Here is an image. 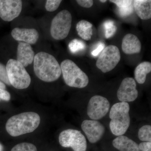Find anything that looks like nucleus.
Masks as SVG:
<instances>
[{"mask_svg":"<svg viewBox=\"0 0 151 151\" xmlns=\"http://www.w3.org/2000/svg\"><path fill=\"white\" fill-rule=\"evenodd\" d=\"M68 48L71 53L75 54L86 48V44L80 40L74 39L68 44Z\"/></svg>","mask_w":151,"mask_h":151,"instance_id":"obj_20","label":"nucleus"},{"mask_svg":"<svg viewBox=\"0 0 151 151\" xmlns=\"http://www.w3.org/2000/svg\"><path fill=\"white\" fill-rule=\"evenodd\" d=\"M0 80L9 86L11 85L8 76L6 66L1 63H0Z\"/></svg>","mask_w":151,"mask_h":151,"instance_id":"obj_25","label":"nucleus"},{"mask_svg":"<svg viewBox=\"0 0 151 151\" xmlns=\"http://www.w3.org/2000/svg\"><path fill=\"white\" fill-rule=\"evenodd\" d=\"M134 10L138 16L142 20H148L151 18V1H133Z\"/></svg>","mask_w":151,"mask_h":151,"instance_id":"obj_17","label":"nucleus"},{"mask_svg":"<svg viewBox=\"0 0 151 151\" xmlns=\"http://www.w3.org/2000/svg\"><path fill=\"white\" fill-rule=\"evenodd\" d=\"M119 16L122 17H126L130 16L134 12V9L133 5L127 7L118 9Z\"/></svg>","mask_w":151,"mask_h":151,"instance_id":"obj_27","label":"nucleus"},{"mask_svg":"<svg viewBox=\"0 0 151 151\" xmlns=\"http://www.w3.org/2000/svg\"><path fill=\"white\" fill-rule=\"evenodd\" d=\"M72 24V16L69 11H60L52 19L50 27V34L56 40H62L67 37Z\"/></svg>","mask_w":151,"mask_h":151,"instance_id":"obj_6","label":"nucleus"},{"mask_svg":"<svg viewBox=\"0 0 151 151\" xmlns=\"http://www.w3.org/2000/svg\"><path fill=\"white\" fill-rule=\"evenodd\" d=\"M0 100H1V99H0Z\"/></svg>","mask_w":151,"mask_h":151,"instance_id":"obj_34","label":"nucleus"},{"mask_svg":"<svg viewBox=\"0 0 151 151\" xmlns=\"http://www.w3.org/2000/svg\"><path fill=\"white\" fill-rule=\"evenodd\" d=\"M113 145L119 151H141L139 145L126 136H118L113 141Z\"/></svg>","mask_w":151,"mask_h":151,"instance_id":"obj_16","label":"nucleus"},{"mask_svg":"<svg viewBox=\"0 0 151 151\" xmlns=\"http://www.w3.org/2000/svg\"><path fill=\"white\" fill-rule=\"evenodd\" d=\"M141 151H151V142H143L139 145Z\"/></svg>","mask_w":151,"mask_h":151,"instance_id":"obj_30","label":"nucleus"},{"mask_svg":"<svg viewBox=\"0 0 151 151\" xmlns=\"http://www.w3.org/2000/svg\"><path fill=\"white\" fill-rule=\"evenodd\" d=\"M93 25L91 23L85 20H82L77 23L76 30L78 34L84 40H91L93 35Z\"/></svg>","mask_w":151,"mask_h":151,"instance_id":"obj_19","label":"nucleus"},{"mask_svg":"<svg viewBox=\"0 0 151 151\" xmlns=\"http://www.w3.org/2000/svg\"><path fill=\"white\" fill-rule=\"evenodd\" d=\"M60 66L63 79L68 86L83 88L89 84L88 76L72 60H65Z\"/></svg>","mask_w":151,"mask_h":151,"instance_id":"obj_4","label":"nucleus"},{"mask_svg":"<svg viewBox=\"0 0 151 151\" xmlns=\"http://www.w3.org/2000/svg\"><path fill=\"white\" fill-rule=\"evenodd\" d=\"M22 7L20 0H0V17L4 21H12L19 16Z\"/></svg>","mask_w":151,"mask_h":151,"instance_id":"obj_10","label":"nucleus"},{"mask_svg":"<svg viewBox=\"0 0 151 151\" xmlns=\"http://www.w3.org/2000/svg\"><path fill=\"white\" fill-rule=\"evenodd\" d=\"M6 68L11 85L19 89H26L29 86L31 81L30 76L24 66L17 60H9Z\"/></svg>","mask_w":151,"mask_h":151,"instance_id":"obj_5","label":"nucleus"},{"mask_svg":"<svg viewBox=\"0 0 151 151\" xmlns=\"http://www.w3.org/2000/svg\"><path fill=\"white\" fill-rule=\"evenodd\" d=\"M76 1L79 6L86 8L91 7L94 3V1L92 0H77Z\"/></svg>","mask_w":151,"mask_h":151,"instance_id":"obj_29","label":"nucleus"},{"mask_svg":"<svg viewBox=\"0 0 151 151\" xmlns=\"http://www.w3.org/2000/svg\"><path fill=\"white\" fill-rule=\"evenodd\" d=\"M81 128L91 143L97 142L105 134V127L95 120H84L81 124Z\"/></svg>","mask_w":151,"mask_h":151,"instance_id":"obj_12","label":"nucleus"},{"mask_svg":"<svg viewBox=\"0 0 151 151\" xmlns=\"http://www.w3.org/2000/svg\"><path fill=\"white\" fill-rule=\"evenodd\" d=\"M40 123V118L37 113L25 112L12 116L6 123L8 133L13 137L31 133L36 129Z\"/></svg>","mask_w":151,"mask_h":151,"instance_id":"obj_2","label":"nucleus"},{"mask_svg":"<svg viewBox=\"0 0 151 151\" xmlns=\"http://www.w3.org/2000/svg\"><path fill=\"white\" fill-rule=\"evenodd\" d=\"M14 39L29 44H35L39 39V33L35 29L15 28L12 32Z\"/></svg>","mask_w":151,"mask_h":151,"instance_id":"obj_13","label":"nucleus"},{"mask_svg":"<svg viewBox=\"0 0 151 151\" xmlns=\"http://www.w3.org/2000/svg\"><path fill=\"white\" fill-rule=\"evenodd\" d=\"M105 44L103 42H100L97 45V47L92 52V54L93 56H98V55L101 53V52L104 49Z\"/></svg>","mask_w":151,"mask_h":151,"instance_id":"obj_31","label":"nucleus"},{"mask_svg":"<svg viewBox=\"0 0 151 151\" xmlns=\"http://www.w3.org/2000/svg\"><path fill=\"white\" fill-rule=\"evenodd\" d=\"M110 2L114 3L119 8L127 7L132 4L133 1L129 0H111Z\"/></svg>","mask_w":151,"mask_h":151,"instance_id":"obj_28","label":"nucleus"},{"mask_svg":"<svg viewBox=\"0 0 151 151\" xmlns=\"http://www.w3.org/2000/svg\"><path fill=\"white\" fill-rule=\"evenodd\" d=\"M11 151H37L36 147L29 143H22L15 146Z\"/></svg>","mask_w":151,"mask_h":151,"instance_id":"obj_23","label":"nucleus"},{"mask_svg":"<svg viewBox=\"0 0 151 151\" xmlns=\"http://www.w3.org/2000/svg\"><path fill=\"white\" fill-rule=\"evenodd\" d=\"M59 142L63 147L71 148L74 151H86V138L80 131L68 129L64 130L59 136Z\"/></svg>","mask_w":151,"mask_h":151,"instance_id":"obj_8","label":"nucleus"},{"mask_svg":"<svg viewBox=\"0 0 151 151\" xmlns=\"http://www.w3.org/2000/svg\"><path fill=\"white\" fill-rule=\"evenodd\" d=\"M61 2V0H47L45 4V9L48 12H54L59 7Z\"/></svg>","mask_w":151,"mask_h":151,"instance_id":"obj_24","label":"nucleus"},{"mask_svg":"<svg viewBox=\"0 0 151 151\" xmlns=\"http://www.w3.org/2000/svg\"><path fill=\"white\" fill-rule=\"evenodd\" d=\"M34 70L38 78L47 82L56 81L62 73L60 65L55 58L44 52H38L35 56Z\"/></svg>","mask_w":151,"mask_h":151,"instance_id":"obj_1","label":"nucleus"},{"mask_svg":"<svg viewBox=\"0 0 151 151\" xmlns=\"http://www.w3.org/2000/svg\"><path fill=\"white\" fill-rule=\"evenodd\" d=\"M130 106L129 103L120 102L113 105L110 111L111 119L109 126L113 135H123L127 132L130 125Z\"/></svg>","mask_w":151,"mask_h":151,"instance_id":"obj_3","label":"nucleus"},{"mask_svg":"<svg viewBox=\"0 0 151 151\" xmlns=\"http://www.w3.org/2000/svg\"><path fill=\"white\" fill-rule=\"evenodd\" d=\"M138 137L141 141L144 142H151V126L145 125L139 130Z\"/></svg>","mask_w":151,"mask_h":151,"instance_id":"obj_22","label":"nucleus"},{"mask_svg":"<svg viewBox=\"0 0 151 151\" xmlns=\"http://www.w3.org/2000/svg\"><path fill=\"white\" fill-rule=\"evenodd\" d=\"M151 71V63L145 61L140 63L135 68V78L139 84H143L145 83L147 74Z\"/></svg>","mask_w":151,"mask_h":151,"instance_id":"obj_18","label":"nucleus"},{"mask_svg":"<svg viewBox=\"0 0 151 151\" xmlns=\"http://www.w3.org/2000/svg\"><path fill=\"white\" fill-rule=\"evenodd\" d=\"M110 104L108 99L100 95H95L89 100L87 113L92 120H100L109 112Z\"/></svg>","mask_w":151,"mask_h":151,"instance_id":"obj_9","label":"nucleus"},{"mask_svg":"<svg viewBox=\"0 0 151 151\" xmlns=\"http://www.w3.org/2000/svg\"><path fill=\"white\" fill-rule=\"evenodd\" d=\"M6 89L5 84L0 81V99L4 101H9L10 100L11 95Z\"/></svg>","mask_w":151,"mask_h":151,"instance_id":"obj_26","label":"nucleus"},{"mask_svg":"<svg viewBox=\"0 0 151 151\" xmlns=\"http://www.w3.org/2000/svg\"><path fill=\"white\" fill-rule=\"evenodd\" d=\"M100 2L105 3L107 2V1H106V0H104V1H103V0H100Z\"/></svg>","mask_w":151,"mask_h":151,"instance_id":"obj_33","label":"nucleus"},{"mask_svg":"<svg viewBox=\"0 0 151 151\" xmlns=\"http://www.w3.org/2000/svg\"><path fill=\"white\" fill-rule=\"evenodd\" d=\"M142 44L137 36L128 34L122 40V49L127 54H134L140 52Z\"/></svg>","mask_w":151,"mask_h":151,"instance_id":"obj_15","label":"nucleus"},{"mask_svg":"<svg viewBox=\"0 0 151 151\" xmlns=\"http://www.w3.org/2000/svg\"><path fill=\"white\" fill-rule=\"evenodd\" d=\"M121 58V53L117 46L108 45L100 53L96 62V66L103 73H107L116 67Z\"/></svg>","mask_w":151,"mask_h":151,"instance_id":"obj_7","label":"nucleus"},{"mask_svg":"<svg viewBox=\"0 0 151 151\" xmlns=\"http://www.w3.org/2000/svg\"><path fill=\"white\" fill-rule=\"evenodd\" d=\"M3 148L2 145L0 144V151H3Z\"/></svg>","mask_w":151,"mask_h":151,"instance_id":"obj_32","label":"nucleus"},{"mask_svg":"<svg viewBox=\"0 0 151 151\" xmlns=\"http://www.w3.org/2000/svg\"><path fill=\"white\" fill-rule=\"evenodd\" d=\"M35 55L30 45L25 42L19 43L17 49V60L24 67L31 64Z\"/></svg>","mask_w":151,"mask_h":151,"instance_id":"obj_14","label":"nucleus"},{"mask_svg":"<svg viewBox=\"0 0 151 151\" xmlns=\"http://www.w3.org/2000/svg\"><path fill=\"white\" fill-rule=\"evenodd\" d=\"M103 26L106 38H110L115 35L117 31V27L114 22L111 20L106 21L103 23Z\"/></svg>","mask_w":151,"mask_h":151,"instance_id":"obj_21","label":"nucleus"},{"mask_svg":"<svg viewBox=\"0 0 151 151\" xmlns=\"http://www.w3.org/2000/svg\"><path fill=\"white\" fill-rule=\"evenodd\" d=\"M117 97L121 102H132L138 96L137 84L135 79L131 77L124 78L117 91Z\"/></svg>","mask_w":151,"mask_h":151,"instance_id":"obj_11","label":"nucleus"}]
</instances>
